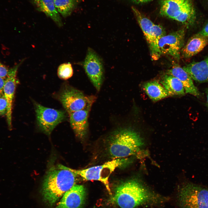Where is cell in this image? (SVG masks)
<instances>
[{"label":"cell","instance_id":"6da1fadb","mask_svg":"<svg viewBox=\"0 0 208 208\" xmlns=\"http://www.w3.org/2000/svg\"><path fill=\"white\" fill-rule=\"evenodd\" d=\"M114 199L121 208H135L162 203L166 199L152 192L135 179L126 181L116 188Z\"/></svg>","mask_w":208,"mask_h":208},{"label":"cell","instance_id":"7a4b0ae2","mask_svg":"<svg viewBox=\"0 0 208 208\" xmlns=\"http://www.w3.org/2000/svg\"><path fill=\"white\" fill-rule=\"evenodd\" d=\"M77 176L70 168L61 164L51 168L45 175L42 192L45 202L53 205L75 185Z\"/></svg>","mask_w":208,"mask_h":208},{"label":"cell","instance_id":"3957f363","mask_svg":"<svg viewBox=\"0 0 208 208\" xmlns=\"http://www.w3.org/2000/svg\"><path fill=\"white\" fill-rule=\"evenodd\" d=\"M144 144L143 140L136 132L130 129L116 131L110 138L109 150L116 159L136 155Z\"/></svg>","mask_w":208,"mask_h":208},{"label":"cell","instance_id":"277c9868","mask_svg":"<svg viewBox=\"0 0 208 208\" xmlns=\"http://www.w3.org/2000/svg\"><path fill=\"white\" fill-rule=\"evenodd\" d=\"M160 5L162 15L187 26L194 23L196 14L192 0H160Z\"/></svg>","mask_w":208,"mask_h":208},{"label":"cell","instance_id":"5b68a950","mask_svg":"<svg viewBox=\"0 0 208 208\" xmlns=\"http://www.w3.org/2000/svg\"><path fill=\"white\" fill-rule=\"evenodd\" d=\"M132 9L148 42L152 60H158L161 56L158 43L160 39L166 35L165 30L161 26L154 24L135 7H132Z\"/></svg>","mask_w":208,"mask_h":208},{"label":"cell","instance_id":"8992f818","mask_svg":"<svg viewBox=\"0 0 208 208\" xmlns=\"http://www.w3.org/2000/svg\"><path fill=\"white\" fill-rule=\"evenodd\" d=\"M127 159L118 158L106 162L104 164L88 168L76 170L71 169L72 171L87 180L98 181L102 183L106 187L110 194L109 178L115 169L119 166L127 163Z\"/></svg>","mask_w":208,"mask_h":208},{"label":"cell","instance_id":"52a82bcc","mask_svg":"<svg viewBox=\"0 0 208 208\" xmlns=\"http://www.w3.org/2000/svg\"><path fill=\"white\" fill-rule=\"evenodd\" d=\"M178 200L181 208H208V189L186 183L180 188Z\"/></svg>","mask_w":208,"mask_h":208},{"label":"cell","instance_id":"ba28073f","mask_svg":"<svg viewBox=\"0 0 208 208\" xmlns=\"http://www.w3.org/2000/svg\"><path fill=\"white\" fill-rule=\"evenodd\" d=\"M58 99L66 111L69 114L92 105L96 99L93 95H85L81 91L66 86L60 93Z\"/></svg>","mask_w":208,"mask_h":208},{"label":"cell","instance_id":"9c48e42d","mask_svg":"<svg viewBox=\"0 0 208 208\" xmlns=\"http://www.w3.org/2000/svg\"><path fill=\"white\" fill-rule=\"evenodd\" d=\"M34 106L37 124L48 135L66 118V112L63 111L46 107L36 103H35Z\"/></svg>","mask_w":208,"mask_h":208},{"label":"cell","instance_id":"30bf717a","mask_svg":"<svg viewBox=\"0 0 208 208\" xmlns=\"http://www.w3.org/2000/svg\"><path fill=\"white\" fill-rule=\"evenodd\" d=\"M185 35V30L181 29L162 37L158 43L161 56L168 55L179 59L184 44Z\"/></svg>","mask_w":208,"mask_h":208},{"label":"cell","instance_id":"8fae6325","mask_svg":"<svg viewBox=\"0 0 208 208\" xmlns=\"http://www.w3.org/2000/svg\"><path fill=\"white\" fill-rule=\"evenodd\" d=\"M83 67L90 81L96 90L99 91L103 78V66L100 58L91 49H88Z\"/></svg>","mask_w":208,"mask_h":208},{"label":"cell","instance_id":"7c38bea8","mask_svg":"<svg viewBox=\"0 0 208 208\" xmlns=\"http://www.w3.org/2000/svg\"><path fill=\"white\" fill-rule=\"evenodd\" d=\"M24 60H22L19 64L9 70L8 75L5 79L3 94L7 103L6 115L10 129H11L12 127V105L16 83L17 73L18 68Z\"/></svg>","mask_w":208,"mask_h":208},{"label":"cell","instance_id":"4fadbf2b","mask_svg":"<svg viewBox=\"0 0 208 208\" xmlns=\"http://www.w3.org/2000/svg\"><path fill=\"white\" fill-rule=\"evenodd\" d=\"M86 197L84 187L81 185H75L63 195L56 208H82Z\"/></svg>","mask_w":208,"mask_h":208},{"label":"cell","instance_id":"5bb4252c","mask_svg":"<svg viewBox=\"0 0 208 208\" xmlns=\"http://www.w3.org/2000/svg\"><path fill=\"white\" fill-rule=\"evenodd\" d=\"M92 105L69 114L70 123L76 136L81 138L86 135L88 127V119Z\"/></svg>","mask_w":208,"mask_h":208},{"label":"cell","instance_id":"9a60e30c","mask_svg":"<svg viewBox=\"0 0 208 208\" xmlns=\"http://www.w3.org/2000/svg\"><path fill=\"white\" fill-rule=\"evenodd\" d=\"M183 69L192 79L199 82H208V57L199 62H193Z\"/></svg>","mask_w":208,"mask_h":208},{"label":"cell","instance_id":"2e32d148","mask_svg":"<svg viewBox=\"0 0 208 208\" xmlns=\"http://www.w3.org/2000/svg\"><path fill=\"white\" fill-rule=\"evenodd\" d=\"M166 73L176 77L181 81L185 93L197 97L200 96V92L194 84L192 79L183 68L178 66H175L168 70Z\"/></svg>","mask_w":208,"mask_h":208},{"label":"cell","instance_id":"e0dca14e","mask_svg":"<svg viewBox=\"0 0 208 208\" xmlns=\"http://www.w3.org/2000/svg\"><path fill=\"white\" fill-rule=\"evenodd\" d=\"M208 44V37L198 33L194 35L188 40L181 50L183 57L188 58L201 51Z\"/></svg>","mask_w":208,"mask_h":208},{"label":"cell","instance_id":"ac0fdd59","mask_svg":"<svg viewBox=\"0 0 208 208\" xmlns=\"http://www.w3.org/2000/svg\"><path fill=\"white\" fill-rule=\"evenodd\" d=\"M38 10L51 18L59 27L63 25L59 13L55 5L54 0H31Z\"/></svg>","mask_w":208,"mask_h":208},{"label":"cell","instance_id":"d6986e66","mask_svg":"<svg viewBox=\"0 0 208 208\" xmlns=\"http://www.w3.org/2000/svg\"><path fill=\"white\" fill-rule=\"evenodd\" d=\"M170 96L183 95L185 93L183 85L176 77L166 73L162 76L160 81Z\"/></svg>","mask_w":208,"mask_h":208},{"label":"cell","instance_id":"ffe728a7","mask_svg":"<svg viewBox=\"0 0 208 208\" xmlns=\"http://www.w3.org/2000/svg\"><path fill=\"white\" fill-rule=\"evenodd\" d=\"M143 87L145 92L153 101H158L170 96L162 85L157 81L146 82Z\"/></svg>","mask_w":208,"mask_h":208},{"label":"cell","instance_id":"44dd1931","mask_svg":"<svg viewBox=\"0 0 208 208\" xmlns=\"http://www.w3.org/2000/svg\"><path fill=\"white\" fill-rule=\"evenodd\" d=\"M80 0H54L55 6L59 13L64 17L70 16Z\"/></svg>","mask_w":208,"mask_h":208},{"label":"cell","instance_id":"7402d4cb","mask_svg":"<svg viewBox=\"0 0 208 208\" xmlns=\"http://www.w3.org/2000/svg\"><path fill=\"white\" fill-rule=\"evenodd\" d=\"M57 74L59 77L66 80L70 78L73 74V69L71 64L70 63H64L58 67Z\"/></svg>","mask_w":208,"mask_h":208},{"label":"cell","instance_id":"603a6c76","mask_svg":"<svg viewBox=\"0 0 208 208\" xmlns=\"http://www.w3.org/2000/svg\"><path fill=\"white\" fill-rule=\"evenodd\" d=\"M7 108V103L3 95L0 97V115L6 114Z\"/></svg>","mask_w":208,"mask_h":208},{"label":"cell","instance_id":"cb8c5ba5","mask_svg":"<svg viewBox=\"0 0 208 208\" xmlns=\"http://www.w3.org/2000/svg\"><path fill=\"white\" fill-rule=\"evenodd\" d=\"M9 70L6 67L0 62V77L5 79L8 75Z\"/></svg>","mask_w":208,"mask_h":208},{"label":"cell","instance_id":"d4e9b609","mask_svg":"<svg viewBox=\"0 0 208 208\" xmlns=\"http://www.w3.org/2000/svg\"><path fill=\"white\" fill-rule=\"evenodd\" d=\"M200 35L208 37V23L198 33Z\"/></svg>","mask_w":208,"mask_h":208},{"label":"cell","instance_id":"484cf974","mask_svg":"<svg viewBox=\"0 0 208 208\" xmlns=\"http://www.w3.org/2000/svg\"><path fill=\"white\" fill-rule=\"evenodd\" d=\"M5 82V79L0 77V97L4 95L3 87Z\"/></svg>","mask_w":208,"mask_h":208},{"label":"cell","instance_id":"4316f807","mask_svg":"<svg viewBox=\"0 0 208 208\" xmlns=\"http://www.w3.org/2000/svg\"><path fill=\"white\" fill-rule=\"evenodd\" d=\"M134 2L137 3H140L148 2L152 0H132Z\"/></svg>","mask_w":208,"mask_h":208},{"label":"cell","instance_id":"83f0119b","mask_svg":"<svg viewBox=\"0 0 208 208\" xmlns=\"http://www.w3.org/2000/svg\"><path fill=\"white\" fill-rule=\"evenodd\" d=\"M207 101L208 104V89L207 91Z\"/></svg>","mask_w":208,"mask_h":208}]
</instances>
